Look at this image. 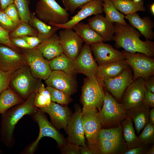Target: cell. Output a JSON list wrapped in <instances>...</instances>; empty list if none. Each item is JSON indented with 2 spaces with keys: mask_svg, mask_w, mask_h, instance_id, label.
Masks as SVG:
<instances>
[{
  "mask_svg": "<svg viewBox=\"0 0 154 154\" xmlns=\"http://www.w3.org/2000/svg\"><path fill=\"white\" fill-rule=\"evenodd\" d=\"M121 125L109 129H101L97 138L108 140L116 143L124 144Z\"/></svg>",
  "mask_w": 154,
  "mask_h": 154,
  "instance_id": "34",
  "label": "cell"
},
{
  "mask_svg": "<svg viewBox=\"0 0 154 154\" xmlns=\"http://www.w3.org/2000/svg\"><path fill=\"white\" fill-rule=\"evenodd\" d=\"M74 62L77 73L82 74L87 77L96 75L98 66L93 56L90 45L85 43Z\"/></svg>",
  "mask_w": 154,
  "mask_h": 154,
  "instance_id": "18",
  "label": "cell"
},
{
  "mask_svg": "<svg viewBox=\"0 0 154 154\" xmlns=\"http://www.w3.org/2000/svg\"><path fill=\"white\" fill-rule=\"evenodd\" d=\"M149 109L142 103L137 108L126 110L127 116L133 120L138 134L149 122Z\"/></svg>",
  "mask_w": 154,
  "mask_h": 154,
  "instance_id": "25",
  "label": "cell"
},
{
  "mask_svg": "<svg viewBox=\"0 0 154 154\" xmlns=\"http://www.w3.org/2000/svg\"><path fill=\"white\" fill-rule=\"evenodd\" d=\"M145 82L144 79L139 77L127 88L121 102L125 110L137 108L143 103L146 89Z\"/></svg>",
  "mask_w": 154,
  "mask_h": 154,
  "instance_id": "11",
  "label": "cell"
},
{
  "mask_svg": "<svg viewBox=\"0 0 154 154\" xmlns=\"http://www.w3.org/2000/svg\"><path fill=\"white\" fill-rule=\"evenodd\" d=\"M52 70L62 71L76 77L77 74L74 60L62 53L49 61Z\"/></svg>",
  "mask_w": 154,
  "mask_h": 154,
  "instance_id": "26",
  "label": "cell"
},
{
  "mask_svg": "<svg viewBox=\"0 0 154 154\" xmlns=\"http://www.w3.org/2000/svg\"><path fill=\"white\" fill-rule=\"evenodd\" d=\"M110 0L116 9L123 14L127 15L146 10L144 1L142 0L138 2L133 0Z\"/></svg>",
  "mask_w": 154,
  "mask_h": 154,
  "instance_id": "31",
  "label": "cell"
},
{
  "mask_svg": "<svg viewBox=\"0 0 154 154\" xmlns=\"http://www.w3.org/2000/svg\"><path fill=\"white\" fill-rule=\"evenodd\" d=\"M143 103L149 108H154V94L146 89Z\"/></svg>",
  "mask_w": 154,
  "mask_h": 154,
  "instance_id": "46",
  "label": "cell"
},
{
  "mask_svg": "<svg viewBox=\"0 0 154 154\" xmlns=\"http://www.w3.org/2000/svg\"><path fill=\"white\" fill-rule=\"evenodd\" d=\"M145 80V86L146 89L154 93V75L149 76Z\"/></svg>",
  "mask_w": 154,
  "mask_h": 154,
  "instance_id": "50",
  "label": "cell"
},
{
  "mask_svg": "<svg viewBox=\"0 0 154 154\" xmlns=\"http://www.w3.org/2000/svg\"><path fill=\"white\" fill-rule=\"evenodd\" d=\"M12 71H5L0 69V95L9 86Z\"/></svg>",
  "mask_w": 154,
  "mask_h": 154,
  "instance_id": "44",
  "label": "cell"
},
{
  "mask_svg": "<svg viewBox=\"0 0 154 154\" xmlns=\"http://www.w3.org/2000/svg\"><path fill=\"white\" fill-rule=\"evenodd\" d=\"M115 33L113 39L115 45L128 52H139L153 57L154 42L149 40L143 41L140 39L142 35L130 24L122 25L114 23Z\"/></svg>",
  "mask_w": 154,
  "mask_h": 154,
  "instance_id": "2",
  "label": "cell"
},
{
  "mask_svg": "<svg viewBox=\"0 0 154 154\" xmlns=\"http://www.w3.org/2000/svg\"><path fill=\"white\" fill-rule=\"evenodd\" d=\"M105 96L103 82L101 78L95 75L84 79L80 99L83 107L100 110Z\"/></svg>",
  "mask_w": 154,
  "mask_h": 154,
  "instance_id": "4",
  "label": "cell"
},
{
  "mask_svg": "<svg viewBox=\"0 0 154 154\" xmlns=\"http://www.w3.org/2000/svg\"><path fill=\"white\" fill-rule=\"evenodd\" d=\"M0 10H1V5H0Z\"/></svg>",
  "mask_w": 154,
  "mask_h": 154,
  "instance_id": "58",
  "label": "cell"
},
{
  "mask_svg": "<svg viewBox=\"0 0 154 154\" xmlns=\"http://www.w3.org/2000/svg\"><path fill=\"white\" fill-rule=\"evenodd\" d=\"M4 11L16 25H17L22 21L19 17L16 6L14 3L9 5Z\"/></svg>",
  "mask_w": 154,
  "mask_h": 154,
  "instance_id": "42",
  "label": "cell"
},
{
  "mask_svg": "<svg viewBox=\"0 0 154 154\" xmlns=\"http://www.w3.org/2000/svg\"><path fill=\"white\" fill-rule=\"evenodd\" d=\"M24 101L9 86L0 95V115L3 114L10 108Z\"/></svg>",
  "mask_w": 154,
  "mask_h": 154,
  "instance_id": "30",
  "label": "cell"
},
{
  "mask_svg": "<svg viewBox=\"0 0 154 154\" xmlns=\"http://www.w3.org/2000/svg\"><path fill=\"white\" fill-rule=\"evenodd\" d=\"M125 19L128 21L133 27L138 30L146 40H151L154 38V33L152 29L154 24L149 17H144L141 18L138 14L135 13L126 15Z\"/></svg>",
  "mask_w": 154,
  "mask_h": 154,
  "instance_id": "22",
  "label": "cell"
},
{
  "mask_svg": "<svg viewBox=\"0 0 154 154\" xmlns=\"http://www.w3.org/2000/svg\"><path fill=\"white\" fill-rule=\"evenodd\" d=\"M46 88L50 93L52 101L65 105L72 101L70 96L63 92L50 86H47Z\"/></svg>",
  "mask_w": 154,
  "mask_h": 154,
  "instance_id": "37",
  "label": "cell"
},
{
  "mask_svg": "<svg viewBox=\"0 0 154 154\" xmlns=\"http://www.w3.org/2000/svg\"><path fill=\"white\" fill-rule=\"evenodd\" d=\"M48 25L62 24L69 20L70 14L55 0H38L34 13Z\"/></svg>",
  "mask_w": 154,
  "mask_h": 154,
  "instance_id": "5",
  "label": "cell"
},
{
  "mask_svg": "<svg viewBox=\"0 0 154 154\" xmlns=\"http://www.w3.org/2000/svg\"><path fill=\"white\" fill-rule=\"evenodd\" d=\"M12 43L16 46L22 49L32 48L22 37H17L10 38Z\"/></svg>",
  "mask_w": 154,
  "mask_h": 154,
  "instance_id": "47",
  "label": "cell"
},
{
  "mask_svg": "<svg viewBox=\"0 0 154 154\" xmlns=\"http://www.w3.org/2000/svg\"><path fill=\"white\" fill-rule=\"evenodd\" d=\"M147 154H154V144L151 148L146 153Z\"/></svg>",
  "mask_w": 154,
  "mask_h": 154,
  "instance_id": "54",
  "label": "cell"
},
{
  "mask_svg": "<svg viewBox=\"0 0 154 154\" xmlns=\"http://www.w3.org/2000/svg\"><path fill=\"white\" fill-rule=\"evenodd\" d=\"M23 49L22 53L33 76L41 80H46L52 70L49 61L36 48Z\"/></svg>",
  "mask_w": 154,
  "mask_h": 154,
  "instance_id": "9",
  "label": "cell"
},
{
  "mask_svg": "<svg viewBox=\"0 0 154 154\" xmlns=\"http://www.w3.org/2000/svg\"><path fill=\"white\" fill-rule=\"evenodd\" d=\"M102 0H92L80 6L77 14L72 17L66 23L62 24H53L51 26L60 29H70L89 16L102 14L103 12Z\"/></svg>",
  "mask_w": 154,
  "mask_h": 154,
  "instance_id": "16",
  "label": "cell"
},
{
  "mask_svg": "<svg viewBox=\"0 0 154 154\" xmlns=\"http://www.w3.org/2000/svg\"><path fill=\"white\" fill-rule=\"evenodd\" d=\"M90 47L98 66L125 59L121 51L103 42L93 44Z\"/></svg>",
  "mask_w": 154,
  "mask_h": 154,
  "instance_id": "19",
  "label": "cell"
},
{
  "mask_svg": "<svg viewBox=\"0 0 154 154\" xmlns=\"http://www.w3.org/2000/svg\"><path fill=\"white\" fill-rule=\"evenodd\" d=\"M81 117L84 135L89 145H92L96 142L102 126L98 110L83 107Z\"/></svg>",
  "mask_w": 154,
  "mask_h": 154,
  "instance_id": "12",
  "label": "cell"
},
{
  "mask_svg": "<svg viewBox=\"0 0 154 154\" xmlns=\"http://www.w3.org/2000/svg\"><path fill=\"white\" fill-rule=\"evenodd\" d=\"M31 116L38 124L39 133L36 139L25 149L22 152L23 153L33 154L38 147L40 141L42 137H49L53 139L56 141L59 146H63L65 142L62 136L38 108L36 112Z\"/></svg>",
  "mask_w": 154,
  "mask_h": 154,
  "instance_id": "7",
  "label": "cell"
},
{
  "mask_svg": "<svg viewBox=\"0 0 154 154\" xmlns=\"http://www.w3.org/2000/svg\"><path fill=\"white\" fill-rule=\"evenodd\" d=\"M38 32L28 23L21 21L15 29L9 33L10 38L22 37L26 36L38 37Z\"/></svg>",
  "mask_w": 154,
  "mask_h": 154,
  "instance_id": "36",
  "label": "cell"
},
{
  "mask_svg": "<svg viewBox=\"0 0 154 154\" xmlns=\"http://www.w3.org/2000/svg\"><path fill=\"white\" fill-rule=\"evenodd\" d=\"M35 48L39 50L48 61L63 53L58 35L55 33Z\"/></svg>",
  "mask_w": 154,
  "mask_h": 154,
  "instance_id": "23",
  "label": "cell"
},
{
  "mask_svg": "<svg viewBox=\"0 0 154 154\" xmlns=\"http://www.w3.org/2000/svg\"><path fill=\"white\" fill-rule=\"evenodd\" d=\"M123 144H120L105 139L97 138L92 146L96 154H115L119 153L123 148Z\"/></svg>",
  "mask_w": 154,
  "mask_h": 154,
  "instance_id": "32",
  "label": "cell"
},
{
  "mask_svg": "<svg viewBox=\"0 0 154 154\" xmlns=\"http://www.w3.org/2000/svg\"><path fill=\"white\" fill-rule=\"evenodd\" d=\"M42 83L41 80L33 76L27 65L12 72L9 86L25 100L35 93Z\"/></svg>",
  "mask_w": 154,
  "mask_h": 154,
  "instance_id": "3",
  "label": "cell"
},
{
  "mask_svg": "<svg viewBox=\"0 0 154 154\" xmlns=\"http://www.w3.org/2000/svg\"><path fill=\"white\" fill-rule=\"evenodd\" d=\"M4 11L0 10V26L7 31H13L16 27Z\"/></svg>",
  "mask_w": 154,
  "mask_h": 154,
  "instance_id": "41",
  "label": "cell"
},
{
  "mask_svg": "<svg viewBox=\"0 0 154 154\" xmlns=\"http://www.w3.org/2000/svg\"><path fill=\"white\" fill-rule=\"evenodd\" d=\"M21 52L0 44V69L14 71L27 65L24 55Z\"/></svg>",
  "mask_w": 154,
  "mask_h": 154,
  "instance_id": "14",
  "label": "cell"
},
{
  "mask_svg": "<svg viewBox=\"0 0 154 154\" xmlns=\"http://www.w3.org/2000/svg\"><path fill=\"white\" fill-rule=\"evenodd\" d=\"M144 146L137 147L129 149L123 153V154H141L144 153L146 151Z\"/></svg>",
  "mask_w": 154,
  "mask_h": 154,
  "instance_id": "49",
  "label": "cell"
},
{
  "mask_svg": "<svg viewBox=\"0 0 154 154\" xmlns=\"http://www.w3.org/2000/svg\"><path fill=\"white\" fill-rule=\"evenodd\" d=\"M21 37L32 48L36 47L43 41L41 39L37 36H26Z\"/></svg>",
  "mask_w": 154,
  "mask_h": 154,
  "instance_id": "48",
  "label": "cell"
},
{
  "mask_svg": "<svg viewBox=\"0 0 154 154\" xmlns=\"http://www.w3.org/2000/svg\"><path fill=\"white\" fill-rule=\"evenodd\" d=\"M45 82L47 86L58 89L70 96L77 90L76 77L61 71L52 70Z\"/></svg>",
  "mask_w": 154,
  "mask_h": 154,
  "instance_id": "13",
  "label": "cell"
},
{
  "mask_svg": "<svg viewBox=\"0 0 154 154\" xmlns=\"http://www.w3.org/2000/svg\"><path fill=\"white\" fill-rule=\"evenodd\" d=\"M62 152L66 154H80V147L79 145L73 143L68 142L63 145Z\"/></svg>",
  "mask_w": 154,
  "mask_h": 154,
  "instance_id": "45",
  "label": "cell"
},
{
  "mask_svg": "<svg viewBox=\"0 0 154 154\" xmlns=\"http://www.w3.org/2000/svg\"><path fill=\"white\" fill-rule=\"evenodd\" d=\"M50 93L42 83L35 92L34 104L38 108H42L49 106L51 102Z\"/></svg>",
  "mask_w": 154,
  "mask_h": 154,
  "instance_id": "35",
  "label": "cell"
},
{
  "mask_svg": "<svg viewBox=\"0 0 154 154\" xmlns=\"http://www.w3.org/2000/svg\"><path fill=\"white\" fill-rule=\"evenodd\" d=\"M20 19L22 21L28 23L31 12L29 8L30 0H14Z\"/></svg>",
  "mask_w": 154,
  "mask_h": 154,
  "instance_id": "38",
  "label": "cell"
},
{
  "mask_svg": "<svg viewBox=\"0 0 154 154\" xmlns=\"http://www.w3.org/2000/svg\"><path fill=\"white\" fill-rule=\"evenodd\" d=\"M14 3V0H0V4L1 10L4 11L9 5Z\"/></svg>",
  "mask_w": 154,
  "mask_h": 154,
  "instance_id": "52",
  "label": "cell"
},
{
  "mask_svg": "<svg viewBox=\"0 0 154 154\" xmlns=\"http://www.w3.org/2000/svg\"><path fill=\"white\" fill-rule=\"evenodd\" d=\"M103 12L105 17L112 23H117L122 25H127L125 21V16L119 11L110 0H102Z\"/></svg>",
  "mask_w": 154,
  "mask_h": 154,
  "instance_id": "33",
  "label": "cell"
},
{
  "mask_svg": "<svg viewBox=\"0 0 154 154\" xmlns=\"http://www.w3.org/2000/svg\"><path fill=\"white\" fill-rule=\"evenodd\" d=\"M9 33L0 26V44L6 45L17 51L21 52L19 48L15 46L11 42L9 37Z\"/></svg>",
  "mask_w": 154,
  "mask_h": 154,
  "instance_id": "43",
  "label": "cell"
},
{
  "mask_svg": "<svg viewBox=\"0 0 154 154\" xmlns=\"http://www.w3.org/2000/svg\"><path fill=\"white\" fill-rule=\"evenodd\" d=\"M80 154H96L94 148L91 145L86 146L85 147H80Z\"/></svg>",
  "mask_w": 154,
  "mask_h": 154,
  "instance_id": "51",
  "label": "cell"
},
{
  "mask_svg": "<svg viewBox=\"0 0 154 154\" xmlns=\"http://www.w3.org/2000/svg\"><path fill=\"white\" fill-rule=\"evenodd\" d=\"M105 96L98 114L102 126L110 127L119 124L127 117L126 110L105 88Z\"/></svg>",
  "mask_w": 154,
  "mask_h": 154,
  "instance_id": "6",
  "label": "cell"
},
{
  "mask_svg": "<svg viewBox=\"0 0 154 154\" xmlns=\"http://www.w3.org/2000/svg\"><path fill=\"white\" fill-rule=\"evenodd\" d=\"M139 138L144 146L153 143L154 141V125L149 122L144 129Z\"/></svg>",
  "mask_w": 154,
  "mask_h": 154,
  "instance_id": "39",
  "label": "cell"
},
{
  "mask_svg": "<svg viewBox=\"0 0 154 154\" xmlns=\"http://www.w3.org/2000/svg\"><path fill=\"white\" fill-rule=\"evenodd\" d=\"M58 36L63 53L75 60L82 49L84 42L82 40L70 29L60 30Z\"/></svg>",
  "mask_w": 154,
  "mask_h": 154,
  "instance_id": "15",
  "label": "cell"
},
{
  "mask_svg": "<svg viewBox=\"0 0 154 154\" xmlns=\"http://www.w3.org/2000/svg\"><path fill=\"white\" fill-rule=\"evenodd\" d=\"M92 0H62L66 10L71 13H74L77 9Z\"/></svg>",
  "mask_w": 154,
  "mask_h": 154,
  "instance_id": "40",
  "label": "cell"
},
{
  "mask_svg": "<svg viewBox=\"0 0 154 154\" xmlns=\"http://www.w3.org/2000/svg\"><path fill=\"white\" fill-rule=\"evenodd\" d=\"M28 23L38 32V37L43 41L55 33L58 27L52 26L38 18L34 13H31V18Z\"/></svg>",
  "mask_w": 154,
  "mask_h": 154,
  "instance_id": "29",
  "label": "cell"
},
{
  "mask_svg": "<svg viewBox=\"0 0 154 154\" xmlns=\"http://www.w3.org/2000/svg\"><path fill=\"white\" fill-rule=\"evenodd\" d=\"M136 2H138L141 1V0H133Z\"/></svg>",
  "mask_w": 154,
  "mask_h": 154,
  "instance_id": "56",
  "label": "cell"
},
{
  "mask_svg": "<svg viewBox=\"0 0 154 154\" xmlns=\"http://www.w3.org/2000/svg\"><path fill=\"white\" fill-rule=\"evenodd\" d=\"M35 94V92L33 93L23 102L12 107L1 114L0 139L8 148H12L15 144L13 135L19 121L24 116H31L37 110L34 104Z\"/></svg>",
  "mask_w": 154,
  "mask_h": 154,
  "instance_id": "1",
  "label": "cell"
},
{
  "mask_svg": "<svg viewBox=\"0 0 154 154\" xmlns=\"http://www.w3.org/2000/svg\"><path fill=\"white\" fill-rule=\"evenodd\" d=\"M123 135L129 149L144 146L135 133L132 120L128 116L121 121Z\"/></svg>",
  "mask_w": 154,
  "mask_h": 154,
  "instance_id": "28",
  "label": "cell"
},
{
  "mask_svg": "<svg viewBox=\"0 0 154 154\" xmlns=\"http://www.w3.org/2000/svg\"><path fill=\"white\" fill-rule=\"evenodd\" d=\"M82 113V109L79 106H76L67 126V140L69 142L85 147L87 146L81 120Z\"/></svg>",
  "mask_w": 154,
  "mask_h": 154,
  "instance_id": "20",
  "label": "cell"
},
{
  "mask_svg": "<svg viewBox=\"0 0 154 154\" xmlns=\"http://www.w3.org/2000/svg\"><path fill=\"white\" fill-rule=\"evenodd\" d=\"M133 75L129 66L121 74L113 78L102 79L104 88L110 93L119 102L121 103L123 93L128 86L132 82Z\"/></svg>",
  "mask_w": 154,
  "mask_h": 154,
  "instance_id": "10",
  "label": "cell"
},
{
  "mask_svg": "<svg viewBox=\"0 0 154 154\" xmlns=\"http://www.w3.org/2000/svg\"><path fill=\"white\" fill-rule=\"evenodd\" d=\"M2 152V151H1L0 150V154Z\"/></svg>",
  "mask_w": 154,
  "mask_h": 154,
  "instance_id": "57",
  "label": "cell"
},
{
  "mask_svg": "<svg viewBox=\"0 0 154 154\" xmlns=\"http://www.w3.org/2000/svg\"><path fill=\"white\" fill-rule=\"evenodd\" d=\"M129 66L125 59L99 65L96 75L101 79L114 78Z\"/></svg>",
  "mask_w": 154,
  "mask_h": 154,
  "instance_id": "24",
  "label": "cell"
},
{
  "mask_svg": "<svg viewBox=\"0 0 154 154\" xmlns=\"http://www.w3.org/2000/svg\"><path fill=\"white\" fill-rule=\"evenodd\" d=\"M149 122L152 124L154 125V108L149 111Z\"/></svg>",
  "mask_w": 154,
  "mask_h": 154,
  "instance_id": "53",
  "label": "cell"
},
{
  "mask_svg": "<svg viewBox=\"0 0 154 154\" xmlns=\"http://www.w3.org/2000/svg\"><path fill=\"white\" fill-rule=\"evenodd\" d=\"M38 109L43 113H46L49 115L51 123L55 127L64 129L67 133V126L72 115L68 108L51 101L49 106Z\"/></svg>",
  "mask_w": 154,
  "mask_h": 154,
  "instance_id": "17",
  "label": "cell"
},
{
  "mask_svg": "<svg viewBox=\"0 0 154 154\" xmlns=\"http://www.w3.org/2000/svg\"><path fill=\"white\" fill-rule=\"evenodd\" d=\"M150 7V10L152 13V14L154 15V3H153L150 5H149Z\"/></svg>",
  "mask_w": 154,
  "mask_h": 154,
  "instance_id": "55",
  "label": "cell"
},
{
  "mask_svg": "<svg viewBox=\"0 0 154 154\" xmlns=\"http://www.w3.org/2000/svg\"><path fill=\"white\" fill-rule=\"evenodd\" d=\"M72 29L85 43L90 45L103 42L102 38L87 24L80 22Z\"/></svg>",
  "mask_w": 154,
  "mask_h": 154,
  "instance_id": "27",
  "label": "cell"
},
{
  "mask_svg": "<svg viewBox=\"0 0 154 154\" xmlns=\"http://www.w3.org/2000/svg\"><path fill=\"white\" fill-rule=\"evenodd\" d=\"M88 24L103 38V42L113 40L114 25L102 14L95 15L88 20Z\"/></svg>",
  "mask_w": 154,
  "mask_h": 154,
  "instance_id": "21",
  "label": "cell"
},
{
  "mask_svg": "<svg viewBox=\"0 0 154 154\" xmlns=\"http://www.w3.org/2000/svg\"><path fill=\"white\" fill-rule=\"evenodd\" d=\"M129 65L133 71V81L139 77L145 80L154 74V59L144 54L121 51Z\"/></svg>",
  "mask_w": 154,
  "mask_h": 154,
  "instance_id": "8",
  "label": "cell"
}]
</instances>
